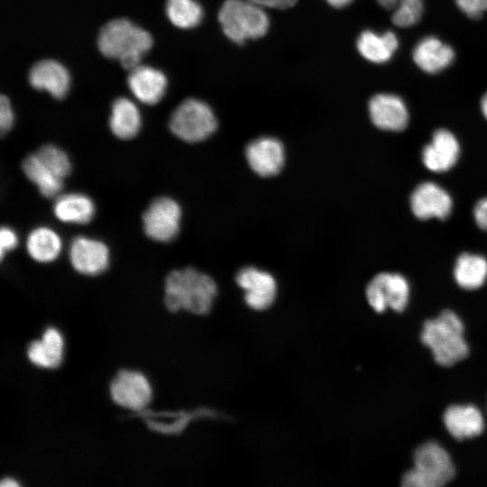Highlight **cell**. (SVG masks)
Segmentation results:
<instances>
[{"label":"cell","mask_w":487,"mask_h":487,"mask_svg":"<svg viewBox=\"0 0 487 487\" xmlns=\"http://www.w3.org/2000/svg\"><path fill=\"white\" fill-rule=\"evenodd\" d=\"M166 14L175 26L188 29L200 23L203 10L196 0H167Z\"/></svg>","instance_id":"27"},{"label":"cell","mask_w":487,"mask_h":487,"mask_svg":"<svg viewBox=\"0 0 487 487\" xmlns=\"http://www.w3.org/2000/svg\"><path fill=\"white\" fill-rule=\"evenodd\" d=\"M473 214L476 225L487 231V198L480 199L475 204Z\"/></svg>","instance_id":"33"},{"label":"cell","mask_w":487,"mask_h":487,"mask_svg":"<svg viewBox=\"0 0 487 487\" xmlns=\"http://www.w3.org/2000/svg\"><path fill=\"white\" fill-rule=\"evenodd\" d=\"M69 259L73 269L78 273L96 276L108 268L109 248L100 240L77 236L69 244Z\"/></svg>","instance_id":"9"},{"label":"cell","mask_w":487,"mask_h":487,"mask_svg":"<svg viewBox=\"0 0 487 487\" xmlns=\"http://www.w3.org/2000/svg\"><path fill=\"white\" fill-rule=\"evenodd\" d=\"M459 9L467 16L478 19L487 10V0H455Z\"/></svg>","instance_id":"30"},{"label":"cell","mask_w":487,"mask_h":487,"mask_svg":"<svg viewBox=\"0 0 487 487\" xmlns=\"http://www.w3.org/2000/svg\"><path fill=\"white\" fill-rule=\"evenodd\" d=\"M415 63L425 72L437 73L447 68L455 59L453 49L434 36L421 39L412 52Z\"/></svg>","instance_id":"19"},{"label":"cell","mask_w":487,"mask_h":487,"mask_svg":"<svg viewBox=\"0 0 487 487\" xmlns=\"http://www.w3.org/2000/svg\"><path fill=\"white\" fill-rule=\"evenodd\" d=\"M236 283L244 291V300L251 308L262 311L274 302L277 284L268 272L254 267H244L235 276Z\"/></svg>","instance_id":"10"},{"label":"cell","mask_w":487,"mask_h":487,"mask_svg":"<svg viewBox=\"0 0 487 487\" xmlns=\"http://www.w3.org/2000/svg\"><path fill=\"white\" fill-rule=\"evenodd\" d=\"M26 251L37 262L49 263L55 261L62 249L60 235L48 226H38L27 236Z\"/></svg>","instance_id":"23"},{"label":"cell","mask_w":487,"mask_h":487,"mask_svg":"<svg viewBox=\"0 0 487 487\" xmlns=\"http://www.w3.org/2000/svg\"><path fill=\"white\" fill-rule=\"evenodd\" d=\"M410 208L421 220L446 218L452 211L453 201L449 193L435 182L418 184L410 196Z\"/></svg>","instance_id":"11"},{"label":"cell","mask_w":487,"mask_h":487,"mask_svg":"<svg viewBox=\"0 0 487 487\" xmlns=\"http://www.w3.org/2000/svg\"><path fill=\"white\" fill-rule=\"evenodd\" d=\"M409 284L399 273L381 272L374 276L366 287V298L370 306L379 313L388 308L401 312L409 299Z\"/></svg>","instance_id":"8"},{"label":"cell","mask_w":487,"mask_h":487,"mask_svg":"<svg viewBox=\"0 0 487 487\" xmlns=\"http://www.w3.org/2000/svg\"><path fill=\"white\" fill-rule=\"evenodd\" d=\"M109 128L121 140H129L137 135L141 128V115L131 100L118 97L113 102Z\"/></svg>","instance_id":"21"},{"label":"cell","mask_w":487,"mask_h":487,"mask_svg":"<svg viewBox=\"0 0 487 487\" xmlns=\"http://www.w3.org/2000/svg\"><path fill=\"white\" fill-rule=\"evenodd\" d=\"M455 466L447 451L438 443L428 441L414 453V467L402 478L405 487H439L450 482Z\"/></svg>","instance_id":"4"},{"label":"cell","mask_w":487,"mask_h":487,"mask_svg":"<svg viewBox=\"0 0 487 487\" xmlns=\"http://www.w3.org/2000/svg\"><path fill=\"white\" fill-rule=\"evenodd\" d=\"M111 397L117 404L139 409L151 400L152 391L146 378L140 372L122 371L110 386Z\"/></svg>","instance_id":"13"},{"label":"cell","mask_w":487,"mask_h":487,"mask_svg":"<svg viewBox=\"0 0 487 487\" xmlns=\"http://www.w3.org/2000/svg\"><path fill=\"white\" fill-rule=\"evenodd\" d=\"M423 13L422 0L403 2L392 14V22L400 27H409L417 23Z\"/></svg>","instance_id":"29"},{"label":"cell","mask_w":487,"mask_h":487,"mask_svg":"<svg viewBox=\"0 0 487 487\" xmlns=\"http://www.w3.org/2000/svg\"><path fill=\"white\" fill-rule=\"evenodd\" d=\"M24 175L35 184L46 198L58 197L63 188V179L56 176L35 152L27 155L22 163Z\"/></svg>","instance_id":"25"},{"label":"cell","mask_w":487,"mask_h":487,"mask_svg":"<svg viewBox=\"0 0 487 487\" xmlns=\"http://www.w3.org/2000/svg\"><path fill=\"white\" fill-rule=\"evenodd\" d=\"M181 208L169 197L153 199L142 214V221L145 234L155 242L169 243L179 234Z\"/></svg>","instance_id":"7"},{"label":"cell","mask_w":487,"mask_h":487,"mask_svg":"<svg viewBox=\"0 0 487 487\" xmlns=\"http://www.w3.org/2000/svg\"><path fill=\"white\" fill-rule=\"evenodd\" d=\"M18 484L13 481L12 479H5L2 482H1V486H17Z\"/></svg>","instance_id":"38"},{"label":"cell","mask_w":487,"mask_h":487,"mask_svg":"<svg viewBox=\"0 0 487 487\" xmlns=\"http://www.w3.org/2000/svg\"><path fill=\"white\" fill-rule=\"evenodd\" d=\"M260 6L286 9L293 6L298 0H249Z\"/></svg>","instance_id":"34"},{"label":"cell","mask_w":487,"mask_h":487,"mask_svg":"<svg viewBox=\"0 0 487 487\" xmlns=\"http://www.w3.org/2000/svg\"><path fill=\"white\" fill-rule=\"evenodd\" d=\"M18 244L16 233L9 226H2L0 231V256L4 258L5 253L14 250Z\"/></svg>","instance_id":"32"},{"label":"cell","mask_w":487,"mask_h":487,"mask_svg":"<svg viewBox=\"0 0 487 487\" xmlns=\"http://www.w3.org/2000/svg\"><path fill=\"white\" fill-rule=\"evenodd\" d=\"M454 277L462 289L472 290L480 288L487 280V259L477 253L460 254L455 261Z\"/></svg>","instance_id":"24"},{"label":"cell","mask_w":487,"mask_h":487,"mask_svg":"<svg viewBox=\"0 0 487 487\" xmlns=\"http://www.w3.org/2000/svg\"><path fill=\"white\" fill-rule=\"evenodd\" d=\"M127 83L133 96L147 105L158 103L167 87V79L161 70L140 64L130 70Z\"/></svg>","instance_id":"18"},{"label":"cell","mask_w":487,"mask_h":487,"mask_svg":"<svg viewBox=\"0 0 487 487\" xmlns=\"http://www.w3.org/2000/svg\"><path fill=\"white\" fill-rule=\"evenodd\" d=\"M14 124V113L8 98L0 96V133L1 135L7 133Z\"/></svg>","instance_id":"31"},{"label":"cell","mask_w":487,"mask_h":487,"mask_svg":"<svg viewBox=\"0 0 487 487\" xmlns=\"http://www.w3.org/2000/svg\"><path fill=\"white\" fill-rule=\"evenodd\" d=\"M216 127L217 121L210 106L195 98L181 102L172 112L169 121L170 132L187 142L206 140Z\"/></svg>","instance_id":"6"},{"label":"cell","mask_w":487,"mask_h":487,"mask_svg":"<svg viewBox=\"0 0 487 487\" xmlns=\"http://www.w3.org/2000/svg\"><path fill=\"white\" fill-rule=\"evenodd\" d=\"M360 54L373 63L388 61L399 46V41L392 32L376 33L366 30L363 32L356 42Z\"/></svg>","instance_id":"22"},{"label":"cell","mask_w":487,"mask_h":487,"mask_svg":"<svg viewBox=\"0 0 487 487\" xmlns=\"http://www.w3.org/2000/svg\"><path fill=\"white\" fill-rule=\"evenodd\" d=\"M28 357L34 364L45 367H57L62 357V338L54 328L45 330L41 341L30 344L27 350Z\"/></svg>","instance_id":"26"},{"label":"cell","mask_w":487,"mask_h":487,"mask_svg":"<svg viewBox=\"0 0 487 487\" xmlns=\"http://www.w3.org/2000/svg\"><path fill=\"white\" fill-rule=\"evenodd\" d=\"M217 289L208 275L187 267L170 272L165 280L164 302L170 311L185 309L193 314H207Z\"/></svg>","instance_id":"1"},{"label":"cell","mask_w":487,"mask_h":487,"mask_svg":"<svg viewBox=\"0 0 487 487\" xmlns=\"http://www.w3.org/2000/svg\"><path fill=\"white\" fill-rule=\"evenodd\" d=\"M372 122L381 130L399 132L409 123V111L404 101L397 95L378 94L369 101Z\"/></svg>","instance_id":"12"},{"label":"cell","mask_w":487,"mask_h":487,"mask_svg":"<svg viewBox=\"0 0 487 487\" xmlns=\"http://www.w3.org/2000/svg\"><path fill=\"white\" fill-rule=\"evenodd\" d=\"M334 7L341 8L349 5L353 0H326Z\"/></svg>","instance_id":"36"},{"label":"cell","mask_w":487,"mask_h":487,"mask_svg":"<svg viewBox=\"0 0 487 487\" xmlns=\"http://www.w3.org/2000/svg\"><path fill=\"white\" fill-rule=\"evenodd\" d=\"M35 153L41 161L59 178L64 179L71 171V162L68 154L60 147L45 144Z\"/></svg>","instance_id":"28"},{"label":"cell","mask_w":487,"mask_h":487,"mask_svg":"<svg viewBox=\"0 0 487 487\" xmlns=\"http://www.w3.org/2000/svg\"><path fill=\"white\" fill-rule=\"evenodd\" d=\"M245 157L251 169L260 176L276 175L284 163L282 143L272 137H262L251 142L245 149Z\"/></svg>","instance_id":"14"},{"label":"cell","mask_w":487,"mask_h":487,"mask_svg":"<svg viewBox=\"0 0 487 487\" xmlns=\"http://www.w3.org/2000/svg\"><path fill=\"white\" fill-rule=\"evenodd\" d=\"M481 109H482V112L484 117L487 119V92L482 97Z\"/></svg>","instance_id":"37"},{"label":"cell","mask_w":487,"mask_h":487,"mask_svg":"<svg viewBox=\"0 0 487 487\" xmlns=\"http://www.w3.org/2000/svg\"><path fill=\"white\" fill-rule=\"evenodd\" d=\"M443 422L450 435L464 440L479 436L484 429V418L473 405H451L443 414Z\"/></svg>","instance_id":"17"},{"label":"cell","mask_w":487,"mask_h":487,"mask_svg":"<svg viewBox=\"0 0 487 487\" xmlns=\"http://www.w3.org/2000/svg\"><path fill=\"white\" fill-rule=\"evenodd\" d=\"M29 82L37 90H46L54 98H63L69 87V74L66 68L53 60L36 62L29 71Z\"/></svg>","instance_id":"16"},{"label":"cell","mask_w":487,"mask_h":487,"mask_svg":"<svg viewBox=\"0 0 487 487\" xmlns=\"http://www.w3.org/2000/svg\"><path fill=\"white\" fill-rule=\"evenodd\" d=\"M460 155L456 137L448 130L439 129L422 150L421 159L425 167L433 172H444L452 169Z\"/></svg>","instance_id":"15"},{"label":"cell","mask_w":487,"mask_h":487,"mask_svg":"<svg viewBox=\"0 0 487 487\" xmlns=\"http://www.w3.org/2000/svg\"><path fill=\"white\" fill-rule=\"evenodd\" d=\"M464 324L452 310L446 309L438 317L425 321L420 334L421 342L427 346L441 366H452L464 359L469 347L464 337Z\"/></svg>","instance_id":"3"},{"label":"cell","mask_w":487,"mask_h":487,"mask_svg":"<svg viewBox=\"0 0 487 487\" xmlns=\"http://www.w3.org/2000/svg\"><path fill=\"white\" fill-rule=\"evenodd\" d=\"M378 3L387 10H395L398 5L403 2L418 0H377Z\"/></svg>","instance_id":"35"},{"label":"cell","mask_w":487,"mask_h":487,"mask_svg":"<svg viewBox=\"0 0 487 487\" xmlns=\"http://www.w3.org/2000/svg\"><path fill=\"white\" fill-rule=\"evenodd\" d=\"M96 212L93 200L81 193H68L56 198L53 205L54 216L66 224L86 225Z\"/></svg>","instance_id":"20"},{"label":"cell","mask_w":487,"mask_h":487,"mask_svg":"<svg viewBox=\"0 0 487 487\" xmlns=\"http://www.w3.org/2000/svg\"><path fill=\"white\" fill-rule=\"evenodd\" d=\"M218 20L224 33L238 44L263 36L270 24L262 6L249 0L225 1Z\"/></svg>","instance_id":"5"},{"label":"cell","mask_w":487,"mask_h":487,"mask_svg":"<svg viewBox=\"0 0 487 487\" xmlns=\"http://www.w3.org/2000/svg\"><path fill=\"white\" fill-rule=\"evenodd\" d=\"M152 45L151 34L124 18L114 19L106 23L97 37L100 52L111 59H117L123 68L133 69Z\"/></svg>","instance_id":"2"}]
</instances>
